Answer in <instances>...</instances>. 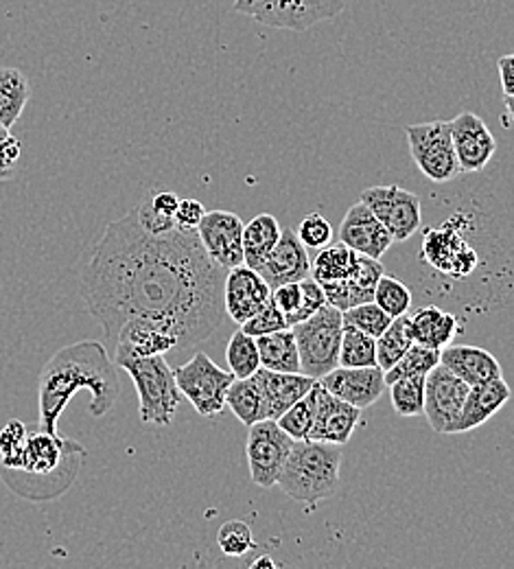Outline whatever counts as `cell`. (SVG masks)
Here are the masks:
<instances>
[{
  "instance_id": "28",
  "label": "cell",
  "mask_w": 514,
  "mask_h": 569,
  "mask_svg": "<svg viewBox=\"0 0 514 569\" xmlns=\"http://www.w3.org/2000/svg\"><path fill=\"white\" fill-rule=\"evenodd\" d=\"M225 406L232 410V415L245 427L254 426L259 421L268 419L263 390L256 381V377L248 379H234L225 395Z\"/></svg>"
},
{
  "instance_id": "21",
  "label": "cell",
  "mask_w": 514,
  "mask_h": 569,
  "mask_svg": "<svg viewBox=\"0 0 514 569\" xmlns=\"http://www.w3.org/2000/svg\"><path fill=\"white\" fill-rule=\"evenodd\" d=\"M254 377L263 390L268 419H272V421H276L281 415H285L295 401H300L318 381L302 372H276V370H268L263 366L254 372Z\"/></svg>"
},
{
  "instance_id": "34",
  "label": "cell",
  "mask_w": 514,
  "mask_h": 569,
  "mask_svg": "<svg viewBox=\"0 0 514 569\" xmlns=\"http://www.w3.org/2000/svg\"><path fill=\"white\" fill-rule=\"evenodd\" d=\"M441 363V351L430 349L423 345H412L407 353L401 357L390 370H385V381L387 386L401 377H416V375H430L436 366Z\"/></svg>"
},
{
  "instance_id": "44",
  "label": "cell",
  "mask_w": 514,
  "mask_h": 569,
  "mask_svg": "<svg viewBox=\"0 0 514 569\" xmlns=\"http://www.w3.org/2000/svg\"><path fill=\"white\" fill-rule=\"evenodd\" d=\"M20 153H22L20 141L11 137L9 128L0 126V180H9L13 176Z\"/></svg>"
},
{
  "instance_id": "50",
  "label": "cell",
  "mask_w": 514,
  "mask_h": 569,
  "mask_svg": "<svg viewBox=\"0 0 514 569\" xmlns=\"http://www.w3.org/2000/svg\"><path fill=\"white\" fill-rule=\"evenodd\" d=\"M250 568H252V569L276 568V561H274V559H270V557H265V555H263V557H259V559H256V561H252V563H250Z\"/></svg>"
},
{
  "instance_id": "43",
  "label": "cell",
  "mask_w": 514,
  "mask_h": 569,
  "mask_svg": "<svg viewBox=\"0 0 514 569\" xmlns=\"http://www.w3.org/2000/svg\"><path fill=\"white\" fill-rule=\"evenodd\" d=\"M300 287H302V302H300V307H298V311H295L294 316L288 318V325H290V327H295V325L304 322L306 318H311L313 313H318V311L326 305L324 289H322V284L318 283L313 277H311V279H309V277L302 279Z\"/></svg>"
},
{
  "instance_id": "9",
  "label": "cell",
  "mask_w": 514,
  "mask_h": 569,
  "mask_svg": "<svg viewBox=\"0 0 514 569\" xmlns=\"http://www.w3.org/2000/svg\"><path fill=\"white\" fill-rule=\"evenodd\" d=\"M295 440L272 419L248 427V467L250 478L261 489H272L288 465Z\"/></svg>"
},
{
  "instance_id": "20",
  "label": "cell",
  "mask_w": 514,
  "mask_h": 569,
  "mask_svg": "<svg viewBox=\"0 0 514 569\" xmlns=\"http://www.w3.org/2000/svg\"><path fill=\"white\" fill-rule=\"evenodd\" d=\"M77 451H81L77 442L64 440L58 433H51L44 429L29 431L22 469L18 473H27V476L58 473L64 467V462Z\"/></svg>"
},
{
  "instance_id": "48",
  "label": "cell",
  "mask_w": 514,
  "mask_h": 569,
  "mask_svg": "<svg viewBox=\"0 0 514 569\" xmlns=\"http://www.w3.org/2000/svg\"><path fill=\"white\" fill-rule=\"evenodd\" d=\"M149 207L162 217H171L175 219V211H178V204H180V198L171 191H162V193H153L148 200Z\"/></svg>"
},
{
  "instance_id": "14",
  "label": "cell",
  "mask_w": 514,
  "mask_h": 569,
  "mask_svg": "<svg viewBox=\"0 0 514 569\" xmlns=\"http://www.w3.org/2000/svg\"><path fill=\"white\" fill-rule=\"evenodd\" d=\"M451 123V137L462 173H480L495 158L497 141L475 112H460Z\"/></svg>"
},
{
  "instance_id": "17",
  "label": "cell",
  "mask_w": 514,
  "mask_h": 569,
  "mask_svg": "<svg viewBox=\"0 0 514 569\" xmlns=\"http://www.w3.org/2000/svg\"><path fill=\"white\" fill-rule=\"evenodd\" d=\"M337 239L349 246L351 250L367 254L372 259H381L390 246L394 243L390 230L381 223V219L367 209L366 204L360 200L355 202L349 213L344 214L340 223Z\"/></svg>"
},
{
  "instance_id": "42",
  "label": "cell",
  "mask_w": 514,
  "mask_h": 569,
  "mask_svg": "<svg viewBox=\"0 0 514 569\" xmlns=\"http://www.w3.org/2000/svg\"><path fill=\"white\" fill-rule=\"evenodd\" d=\"M288 318L285 313L274 305H265L259 313H254L248 322L241 325V329L252 336V338H261V336H268V333H274V331H281V329H288Z\"/></svg>"
},
{
  "instance_id": "23",
  "label": "cell",
  "mask_w": 514,
  "mask_h": 569,
  "mask_svg": "<svg viewBox=\"0 0 514 569\" xmlns=\"http://www.w3.org/2000/svg\"><path fill=\"white\" fill-rule=\"evenodd\" d=\"M513 399V388L504 377L471 386L466 403L462 408L460 421L455 426L453 433H466L471 429L484 426L488 419H493L508 401Z\"/></svg>"
},
{
  "instance_id": "27",
  "label": "cell",
  "mask_w": 514,
  "mask_h": 569,
  "mask_svg": "<svg viewBox=\"0 0 514 569\" xmlns=\"http://www.w3.org/2000/svg\"><path fill=\"white\" fill-rule=\"evenodd\" d=\"M261 366L276 372H302L294 329H281L256 338Z\"/></svg>"
},
{
  "instance_id": "35",
  "label": "cell",
  "mask_w": 514,
  "mask_h": 569,
  "mask_svg": "<svg viewBox=\"0 0 514 569\" xmlns=\"http://www.w3.org/2000/svg\"><path fill=\"white\" fill-rule=\"evenodd\" d=\"M340 366H346V368L376 366V340L355 327L344 325L342 347H340Z\"/></svg>"
},
{
  "instance_id": "26",
  "label": "cell",
  "mask_w": 514,
  "mask_h": 569,
  "mask_svg": "<svg viewBox=\"0 0 514 569\" xmlns=\"http://www.w3.org/2000/svg\"><path fill=\"white\" fill-rule=\"evenodd\" d=\"M283 234V228L274 214H256L243 228V263L259 270L268 254L274 250Z\"/></svg>"
},
{
  "instance_id": "36",
  "label": "cell",
  "mask_w": 514,
  "mask_h": 569,
  "mask_svg": "<svg viewBox=\"0 0 514 569\" xmlns=\"http://www.w3.org/2000/svg\"><path fill=\"white\" fill-rule=\"evenodd\" d=\"M318 392H320V381L300 399L294 406L276 419V423L283 427L294 440H306L309 431L313 427L315 419V406H318Z\"/></svg>"
},
{
  "instance_id": "16",
  "label": "cell",
  "mask_w": 514,
  "mask_h": 569,
  "mask_svg": "<svg viewBox=\"0 0 514 569\" xmlns=\"http://www.w3.org/2000/svg\"><path fill=\"white\" fill-rule=\"evenodd\" d=\"M331 395L337 399L366 410L372 403L381 399L387 388L385 372L379 366H364V368H346L337 366L329 375L318 379Z\"/></svg>"
},
{
  "instance_id": "49",
  "label": "cell",
  "mask_w": 514,
  "mask_h": 569,
  "mask_svg": "<svg viewBox=\"0 0 514 569\" xmlns=\"http://www.w3.org/2000/svg\"><path fill=\"white\" fill-rule=\"evenodd\" d=\"M497 71H500V79H502L504 97H514V53L497 60Z\"/></svg>"
},
{
  "instance_id": "32",
  "label": "cell",
  "mask_w": 514,
  "mask_h": 569,
  "mask_svg": "<svg viewBox=\"0 0 514 569\" xmlns=\"http://www.w3.org/2000/svg\"><path fill=\"white\" fill-rule=\"evenodd\" d=\"M425 383H427V377L416 375V377H401L387 386L394 412L399 417L410 419V417L425 415Z\"/></svg>"
},
{
  "instance_id": "33",
  "label": "cell",
  "mask_w": 514,
  "mask_h": 569,
  "mask_svg": "<svg viewBox=\"0 0 514 569\" xmlns=\"http://www.w3.org/2000/svg\"><path fill=\"white\" fill-rule=\"evenodd\" d=\"M228 368L234 375V379H248L261 368V356L256 347V338L248 336L243 329L232 333L228 349H225Z\"/></svg>"
},
{
  "instance_id": "24",
  "label": "cell",
  "mask_w": 514,
  "mask_h": 569,
  "mask_svg": "<svg viewBox=\"0 0 514 569\" xmlns=\"http://www.w3.org/2000/svg\"><path fill=\"white\" fill-rule=\"evenodd\" d=\"M441 363L468 386H480L504 377L500 359L486 349L471 345H449L441 351Z\"/></svg>"
},
{
  "instance_id": "45",
  "label": "cell",
  "mask_w": 514,
  "mask_h": 569,
  "mask_svg": "<svg viewBox=\"0 0 514 569\" xmlns=\"http://www.w3.org/2000/svg\"><path fill=\"white\" fill-rule=\"evenodd\" d=\"M272 302L285 313V318L294 316L302 302V287L300 283H285L272 289Z\"/></svg>"
},
{
  "instance_id": "38",
  "label": "cell",
  "mask_w": 514,
  "mask_h": 569,
  "mask_svg": "<svg viewBox=\"0 0 514 569\" xmlns=\"http://www.w3.org/2000/svg\"><path fill=\"white\" fill-rule=\"evenodd\" d=\"M342 318H344V325H346V327H355V329L364 331V333H367V336L374 338V340L381 338L383 331H385V329L392 325V320H394V318H390L374 300L342 311Z\"/></svg>"
},
{
  "instance_id": "29",
  "label": "cell",
  "mask_w": 514,
  "mask_h": 569,
  "mask_svg": "<svg viewBox=\"0 0 514 569\" xmlns=\"http://www.w3.org/2000/svg\"><path fill=\"white\" fill-rule=\"evenodd\" d=\"M29 97V77L13 67H0V126L11 130V126L22 117Z\"/></svg>"
},
{
  "instance_id": "30",
  "label": "cell",
  "mask_w": 514,
  "mask_h": 569,
  "mask_svg": "<svg viewBox=\"0 0 514 569\" xmlns=\"http://www.w3.org/2000/svg\"><path fill=\"white\" fill-rule=\"evenodd\" d=\"M355 259H357L355 250H351L342 241H337V243L331 241L329 246L318 250V257H315L313 268H311V277L318 283L344 281L351 274V270L355 266Z\"/></svg>"
},
{
  "instance_id": "13",
  "label": "cell",
  "mask_w": 514,
  "mask_h": 569,
  "mask_svg": "<svg viewBox=\"0 0 514 569\" xmlns=\"http://www.w3.org/2000/svg\"><path fill=\"white\" fill-rule=\"evenodd\" d=\"M243 219L230 211H211L198 226V237L206 254L225 272L243 266Z\"/></svg>"
},
{
  "instance_id": "8",
  "label": "cell",
  "mask_w": 514,
  "mask_h": 569,
  "mask_svg": "<svg viewBox=\"0 0 514 569\" xmlns=\"http://www.w3.org/2000/svg\"><path fill=\"white\" fill-rule=\"evenodd\" d=\"M405 137H407L410 153H412L419 171L427 180H432L436 184H444V182L455 180L462 173L457 156H455L449 121L407 126Z\"/></svg>"
},
{
  "instance_id": "47",
  "label": "cell",
  "mask_w": 514,
  "mask_h": 569,
  "mask_svg": "<svg viewBox=\"0 0 514 569\" xmlns=\"http://www.w3.org/2000/svg\"><path fill=\"white\" fill-rule=\"evenodd\" d=\"M206 214L202 202L198 200H180L178 204V211H175V223L180 228H187V230H198L202 217Z\"/></svg>"
},
{
  "instance_id": "15",
  "label": "cell",
  "mask_w": 514,
  "mask_h": 569,
  "mask_svg": "<svg viewBox=\"0 0 514 569\" xmlns=\"http://www.w3.org/2000/svg\"><path fill=\"white\" fill-rule=\"evenodd\" d=\"M272 302V287L252 268L236 266L225 272L223 281V307L225 313L236 322H248L265 305Z\"/></svg>"
},
{
  "instance_id": "46",
  "label": "cell",
  "mask_w": 514,
  "mask_h": 569,
  "mask_svg": "<svg viewBox=\"0 0 514 569\" xmlns=\"http://www.w3.org/2000/svg\"><path fill=\"white\" fill-rule=\"evenodd\" d=\"M137 217H139L141 226H143L148 232H151V234H164V232H169V230H173V228L178 226L175 219L155 213V211L149 207L148 200L137 209Z\"/></svg>"
},
{
  "instance_id": "6",
  "label": "cell",
  "mask_w": 514,
  "mask_h": 569,
  "mask_svg": "<svg viewBox=\"0 0 514 569\" xmlns=\"http://www.w3.org/2000/svg\"><path fill=\"white\" fill-rule=\"evenodd\" d=\"M292 329L298 342L302 375L320 379L340 366L344 318L337 307L326 302L318 313Z\"/></svg>"
},
{
  "instance_id": "3",
  "label": "cell",
  "mask_w": 514,
  "mask_h": 569,
  "mask_svg": "<svg viewBox=\"0 0 514 569\" xmlns=\"http://www.w3.org/2000/svg\"><path fill=\"white\" fill-rule=\"evenodd\" d=\"M342 445L320 440H295L279 487L298 503H318L329 499L340 485Z\"/></svg>"
},
{
  "instance_id": "22",
  "label": "cell",
  "mask_w": 514,
  "mask_h": 569,
  "mask_svg": "<svg viewBox=\"0 0 514 569\" xmlns=\"http://www.w3.org/2000/svg\"><path fill=\"white\" fill-rule=\"evenodd\" d=\"M346 2L349 0H274L265 24L276 29L304 31L342 13Z\"/></svg>"
},
{
  "instance_id": "11",
  "label": "cell",
  "mask_w": 514,
  "mask_h": 569,
  "mask_svg": "<svg viewBox=\"0 0 514 569\" xmlns=\"http://www.w3.org/2000/svg\"><path fill=\"white\" fill-rule=\"evenodd\" d=\"M362 202L381 219L394 241H410L423 226L421 198L403 187H370L362 193Z\"/></svg>"
},
{
  "instance_id": "4",
  "label": "cell",
  "mask_w": 514,
  "mask_h": 569,
  "mask_svg": "<svg viewBox=\"0 0 514 569\" xmlns=\"http://www.w3.org/2000/svg\"><path fill=\"white\" fill-rule=\"evenodd\" d=\"M468 232L471 221L462 214L449 217L439 226L425 228L421 246L423 263L451 281H464L473 277L480 270L482 259L477 254V248L468 239Z\"/></svg>"
},
{
  "instance_id": "25",
  "label": "cell",
  "mask_w": 514,
  "mask_h": 569,
  "mask_svg": "<svg viewBox=\"0 0 514 569\" xmlns=\"http://www.w3.org/2000/svg\"><path fill=\"white\" fill-rule=\"evenodd\" d=\"M410 333L416 345L442 351L460 333V318L436 305H427L410 316Z\"/></svg>"
},
{
  "instance_id": "41",
  "label": "cell",
  "mask_w": 514,
  "mask_h": 569,
  "mask_svg": "<svg viewBox=\"0 0 514 569\" xmlns=\"http://www.w3.org/2000/svg\"><path fill=\"white\" fill-rule=\"evenodd\" d=\"M295 234L306 250H320L333 241V226L324 214L311 213L300 221Z\"/></svg>"
},
{
  "instance_id": "7",
  "label": "cell",
  "mask_w": 514,
  "mask_h": 569,
  "mask_svg": "<svg viewBox=\"0 0 514 569\" xmlns=\"http://www.w3.org/2000/svg\"><path fill=\"white\" fill-rule=\"evenodd\" d=\"M173 375L180 392L200 417H220L225 408L228 388L234 381L230 370L220 368L206 353H195L184 366H178Z\"/></svg>"
},
{
  "instance_id": "2",
  "label": "cell",
  "mask_w": 514,
  "mask_h": 569,
  "mask_svg": "<svg viewBox=\"0 0 514 569\" xmlns=\"http://www.w3.org/2000/svg\"><path fill=\"white\" fill-rule=\"evenodd\" d=\"M88 390L92 401L88 412L94 419L105 417L121 392L117 363L97 340H83L64 347L47 361L38 379L40 429L58 433V421L64 415L77 390Z\"/></svg>"
},
{
  "instance_id": "37",
  "label": "cell",
  "mask_w": 514,
  "mask_h": 569,
  "mask_svg": "<svg viewBox=\"0 0 514 569\" xmlns=\"http://www.w3.org/2000/svg\"><path fill=\"white\" fill-rule=\"evenodd\" d=\"M374 302L390 316L399 318L412 309V289L394 277L383 274L374 287Z\"/></svg>"
},
{
  "instance_id": "5",
  "label": "cell",
  "mask_w": 514,
  "mask_h": 569,
  "mask_svg": "<svg viewBox=\"0 0 514 569\" xmlns=\"http://www.w3.org/2000/svg\"><path fill=\"white\" fill-rule=\"evenodd\" d=\"M134 381L139 395V417L145 426L169 427L182 406L173 368L164 356L141 357L121 366Z\"/></svg>"
},
{
  "instance_id": "12",
  "label": "cell",
  "mask_w": 514,
  "mask_h": 569,
  "mask_svg": "<svg viewBox=\"0 0 514 569\" xmlns=\"http://www.w3.org/2000/svg\"><path fill=\"white\" fill-rule=\"evenodd\" d=\"M471 386L439 363L425 383V419L439 433H453Z\"/></svg>"
},
{
  "instance_id": "51",
  "label": "cell",
  "mask_w": 514,
  "mask_h": 569,
  "mask_svg": "<svg viewBox=\"0 0 514 569\" xmlns=\"http://www.w3.org/2000/svg\"><path fill=\"white\" fill-rule=\"evenodd\" d=\"M504 106H506L508 117L514 121V97H504Z\"/></svg>"
},
{
  "instance_id": "31",
  "label": "cell",
  "mask_w": 514,
  "mask_h": 569,
  "mask_svg": "<svg viewBox=\"0 0 514 569\" xmlns=\"http://www.w3.org/2000/svg\"><path fill=\"white\" fill-rule=\"evenodd\" d=\"M412 345L414 340L410 333V313L394 318L392 325L383 331V336L376 338V366L383 372L390 370L401 357L407 353Z\"/></svg>"
},
{
  "instance_id": "19",
  "label": "cell",
  "mask_w": 514,
  "mask_h": 569,
  "mask_svg": "<svg viewBox=\"0 0 514 569\" xmlns=\"http://www.w3.org/2000/svg\"><path fill=\"white\" fill-rule=\"evenodd\" d=\"M272 289L285 283H300L311 274V261L304 243L294 230H283L279 243L256 270Z\"/></svg>"
},
{
  "instance_id": "10",
  "label": "cell",
  "mask_w": 514,
  "mask_h": 569,
  "mask_svg": "<svg viewBox=\"0 0 514 569\" xmlns=\"http://www.w3.org/2000/svg\"><path fill=\"white\" fill-rule=\"evenodd\" d=\"M114 363L121 368L125 361L141 357L164 356L180 349V333L173 322L151 316H137L123 322L114 340Z\"/></svg>"
},
{
  "instance_id": "18",
  "label": "cell",
  "mask_w": 514,
  "mask_h": 569,
  "mask_svg": "<svg viewBox=\"0 0 514 569\" xmlns=\"http://www.w3.org/2000/svg\"><path fill=\"white\" fill-rule=\"evenodd\" d=\"M360 417H362L360 408L337 399L320 383L315 419H313V427L309 431V440L346 445L351 440L353 431L360 426Z\"/></svg>"
},
{
  "instance_id": "40",
  "label": "cell",
  "mask_w": 514,
  "mask_h": 569,
  "mask_svg": "<svg viewBox=\"0 0 514 569\" xmlns=\"http://www.w3.org/2000/svg\"><path fill=\"white\" fill-rule=\"evenodd\" d=\"M218 546L225 557L241 559L256 548V541H254L252 528L245 521L232 519L221 526L218 532Z\"/></svg>"
},
{
  "instance_id": "1",
  "label": "cell",
  "mask_w": 514,
  "mask_h": 569,
  "mask_svg": "<svg viewBox=\"0 0 514 569\" xmlns=\"http://www.w3.org/2000/svg\"><path fill=\"white\" fill-rule=\"evenodd\" d=\"M223 281L225 270L206 254L198 230L175 226L151 234L134 209L108 223L79 287L110 345L123 322L151 316L173 322L180 349H189L220 329L225 316Z\"/></svg>"
},
{
  "instance_id": "39",
  "label": "cell",
  "mask_w": 514,
  "mask_h": 569,
  "mask_svg": "<svg viewBox=\"0 0 514 569\" xmlns=\"http://www.w3.org/2000/svg\"><path fill=\"white\" fill-rule=\"evenodd\" d=\"M29 438V427L22 421H9L0 429V465L7 471H20L24 447Z\"/></svg>"
}]
</instances>
